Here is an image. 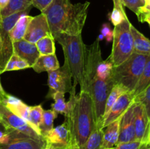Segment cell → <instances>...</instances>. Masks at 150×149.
I'll use <instances>...</instances> for the list:
<instances>
[{"instance_id": "1", "label": "cell", "mask_w": 150, "mask_h": 149, "mask_svg": "<svg viewBox=\"0 0 150 149\" xmlns=\"http://www.w3.org/2000/svg\"><path fill=\"white\" fill-rule=\"evenodd\" d=\"M67 105L64 121L68 125L72 149H79L96 127L93 102L88 92L80 91L76 95V86L73 85Z\"/></svg>"}, {"instance_id": "2", "label": "cell", "mask_w": 150, "mask_h": 149, "mask_svg": "<svg viewBox=\"0 0 150 149\" xmlns=\"http://www.w3.org/2000/svg\"><path fill=\"white\" fill-rule=\"evenodd\" d=\"M90 3L72 4L70 0H53L42 12L48 20L53 37L81 34Z\"/></svg>"}, {"instance_id": "3", "label": "cell", "mask_w": 150, "mask_h": 149, "mask_svg": "<svg viewBox=\"0 0 150 149\" xmlns=\"http://www.w3.org/2000/svg\"><path fill=\"white\" fill-rule=\"evenodd\" d=\"M54 38L62 48L64 61L68 64L74 80L73 85L79 84L80 91H84L87 46L83 42L82 35L61 34Z\"/></svg>"}, {"instance_id": "4", "label": "cell", "mask_w": 150, "mask_h": 149, "mask_svg": "<svg viewBox=\"0 0 150 149\" xmlns=\"http://www.w3.org/2000/svg\"><path fill=\"white\" fill-rule=\"evenodd\" d=\"M148 56L133 53L127 60L114 67L112 80L114 84L122 86L127 91L133 93L143 72Z\"/></svg>"}, {"instance_id": "5", "label": "cell", "mask_w": 150, "mask_h": 149, "mask_svg": "<svg viewBox=\"0 0 150 149\" xmlns=\"http://www.w3.org/2000/svg\"><path fill=\"white\" fill-rule=\"evenodd\" d=\"M130 26L131 23L126 18L121 23L114 26L112 51L108 56L114 67L121 64L133 53Z\"/></svg>"}, {"instance_id": "6", "label": "cell", "mask_w": 150, "mask_h": 149, "mask_svg": "<svg viewBox=\"0 0 150 149\" xmlns=\"http://www.w3.org/2000/svg\"><path fill=\"white\" fill-rule=\"evenodd\" d=\"M29 10L15 13L1 18L0 21V75L7 61L13 53V42L10 36V31L23 14H27Z\"/></svg>"}, {"instance_id": "7", "label": "cell", "mask_w": 150, "mask_h": 149, "mask_svg": "<svg viewBox=\"0 0 150 149\" xmlns=\"http://www.w3.org/2000/svg\"><path fill=\"white\" fill-rule=\"evenodd\" d=\"M0 121L7 129L17 130L35 140H43L42 136L38 134L30 124L25 120L13 113L0 101Z\"/></svg>"}, {"instance_id": "8", "label": "cell", "mask_w": 150, "mask_h": 149, "mask_svg": "<svg viewBox=\"0 0 150 149\" xmlns=\"http://www.w3.org/2000/svg\"><path fill=\"white\" fill-rule=\"evenodd\" d=\"M48 85L49 91L46 98H51L56 92L70 93L72 89V74L67 63L64 61L62 67L48 72Z\"/></svg>"}, {"instance_id": "9", "label": "cell", "mask_w": 150, "mask_h": 149, "mask_svg": "<svg viewBox=\"0 0 150 149\" xmlns=\"http://www.w3.org/2000/svg\"><path fill=\"white\" fill-rule=\"evenodd\" d=\"M44 149H72L70 134L67 123L54 127L43 137Z\"/></svg>"}, {"instance_id": "10", "label": "cell", "mask_w": 150, "mask_h": 149, "mask_svg": "<svg viewBox=\"0 0 150 149\" xmlns=\"http://www.w3.org/2000/svg\"><path fill=\"white\" fill-rule=\"evenodd\" d=\"M51 34L49 25L45 14L41 13L38 15L32 17L26 29L23 39L35 44L39 39Z\"/></svg>"}, {"instance_id": "11", "label": "cell", "mask_w": 150, "mask_h": 149, "mask_svg": "<svg viewBox=\"0 0 150 149\" xmlns=\"http://www.w3.org/2000/svg\"><path fill=\"white\" fill-rule=\"evenodd\" d=\"M134 127L136 141L147 144L150 130L149 120L143 105L136 102H134Z\"/></svg>"}, {"instance_id": "12", "label": "cell", "mask_w": 150, "mask_h": 149, "mask_svg": "<svg viewBox=\"0 0 150 149\" xmlns=\"http://www.w3.org/2000/svg\"><path fill=\"white\" fill-rule=\"evenodd\" d=\"M136 141L134 127V102L120 118L118 143Z\"/></svg>"}, {"instance_id": "13", "label": "cell", "mask_w": 150, "mask_h": 149, "mask_svg": "<svg viewBox=\"0 0 150 149\" xmlns=\"http://www.w3.org/2000/svg\"><path fill=\"white\" fill-rule=\"evenodd\" d=\"M133 100L134 96L132 92L126 91L123 93L113 105L108 113L104 116L103 128H105L109 124L119 119L130 108V105L133 104Z\"/></svg>"}, {"instance_id": "14", "label": "cell", "mask_w": 150, "mask_h": 149, "mask_svg": "<svg viewBox=\"0 0 150 149\" xmlns=\"http://www.w3.org/2000/svg\"><path fill=\"white\" fill-rule=\"evenodd\" d=\"M13 53L26 61L30 67H32L40 56L36 45L23 39L13 42Z\"/></svg>"}, {"instance_id": "15", "label": "cell", "mask_w": 150, "mask_h": 149, "mask_svg": "<svg viewBox=\"0 0 150 149\" xmlns=\"http://www.w3.org/2000/svg\"><path fill=\"white\" fill-rule=\"evenodd\" d=\"M120 118L103 128V149L114 148L118 143Z\"/></svg>"}, {"instance_id": "16", "label": "cell", "mask_w": 150, "mask_h": 149, "mask_svg": "<svg viewBox=\"0 0 150 149\" xmlns=\"http://www.w3.org/2000/svg\"><path fill=\"white\" fill-rule=\"evenodd\" d=\"M44 140L29 137L17 139L7 144L0 145V149H44Z\"/></svg>"}, {"instance_id": "17", "label": "cell", "mask_w": 150, "mask_h": 149, "mask_svg": "<svg viewBox=\"0 0 150 149\" xmlns=\"http://www.w3.org/2000/svg\"><path fill=\"white\" fill-rule=\"evenodd\" d=\"M130 32L133 37V53L141 55H150V39L146 38L133 25L130 26Z\"/></svg>"}, {"instance_id": "18", "label": "cell", "mask_w": 150, "mask_h": 149, "mask_svg": "<svg viewBox=\"0 0 150 149\" xmlns=\"http://www.w3.org/2000/svg\"><path fill=\"white\" fill-rule=\"evenodd\" d=\"M59 67V63L55 53L51 55H40L31 68L33 69L34 71L36 72L40 73L42 72H48L49 71L57 70Z\"/></svg>"}, {"instance_id": "19", "label": "cell", "mask_w": 150, "mask_h": 149, "mask_svg": "<svg viewBox=\"0 0 150 149\" xmlns=\"http://www.w3.org/2000/svg\"><path fill=\"white\" fill-rule=\"evenodd\" d=\"M32 7V0H10L8 4L0 11V17L4 18L15 13L30 10Z\"/></svg>"}, {"instance_id": "20", "label": "cell", "mask_w": 150, "mask_h": 149, "mask_svg": "<svg viewBox=\"0 0 150 149\" xmlns=\"http://www.w3.org/2000/svg\"><path fill=\"white\" fill-rule=\"evenodd\" d=\"M32 18V16L28 14H23L19 18L13 29L10 31V36L13 42L23 39L28 25Z\"/></svg>"}, {"instance_id": "21", "label": "cell", "mask_w": 150, "mask_h": 149, "mask_svg": "<svg viewBox=\"0 0 150 149\" xmlns=\"http://www.w3.org/2000/svg\"><path fill=\"white\" fill-rule=\"evenodd\" d=\"M57 117L58 114L56 113L52 110H44L42 121L39 126L40 134L42 138L54 129V121Z\"/></svg>"}, {"instance_id": "22", "label": "cell", "mask_w": 150, "mask_h": 149, "mask_svg": "<svg viewBox=\"0 0 150 149\" xmlns=\"http://www.w3.org/2000/svg\"><path fill=\"white\" fill-rule=\"evenodd\" d=\"M103 129L95 127L83 145L79 149H103Z\"/></svg>"}, {"instance_id": "23", "label": "cell", "mask_w": 150, "mask_h": 149, "mask_svg": "<svg viewBox=\"0 0 150 149\" xmlns=\"http://www.w3.org/2000/svg\"><path fill=\"white\" fill-rule=\"evenodd\" d=\"M40 55H51L55 54V39L52 34H49L41 38L35 43Z\"/></svg>"}, {"instance_id": "24", "label": "cell", "mask_w": 150, "mask_h": 149, "mask_svg": "<svg viewBox=\"0 0 150 149\" xmlns=\"http://www.w3.org/2000/svg\"><path fill=\"white\" fill-rule=\"evenodd\" d=\"M150 84V55L148 56L147 60L145 63L143 72L139 78V82L133 92V96H136L139 93H142L146 88H147Z\"/></svg>"}, {"instance_id": "25", "label": "cell", "mask_w": 150, "mask_h": 149, "mask_svg": "<svg viewBox=\"0 0 150 149\" xmlns=\"http://www.w3.org/2000/svg\"><path fill=\"white\" fill-rule=\"evenodd\" d=\"M43 108L40 105H36V106L30 107V110L29 113V119L28 123L30 124L31 127L37 131L39 134V126L42 121V112H43Z\"/></svg>"}, {"instance_id": "26", "label": "cell", "mask_w": 150, "mask_h": 149, "mask_svg": "<svg viewBox=\"0 0 150 149\" xmlns=\"http://www.w3.org/2000/svg\"><path fill=\"white\" fill-rule=\"evenodd\" d=\"M51 98L54 100V103L51 105V110L57 114L66 115L68 110V105L67 102H65L64 93L63 92H56L53 93Z\"/></svg>"}, {"instance_id": "27", "label": "cell", "mask_w": 150, "mask_h": 149, "mask_svg": "<svg viewBox=\"0 0 150 149\" xmlns=\"http://www.w3.org/2000/svg\"><path fill=\"white\" fill-rule=\"evenodd\" d=\"M126 91H126L122 86H120V85L114 84V86H113L112 89H111V92H110L109 95H108V98H107L104 116L108 113L109 110L111 109V108L113 106V105L115 103L116 101L118 99V98L120 97L123 93H125V92Z\"/></svg>"}, {"instance_id": "28", "label": "cell", "mask_w": 150, "mask_h": 149, "mask_svg": "<svg viewBox=\"0 0 150 149\" xmlns=\"http://www.w3.org/2000/svg\"><path fill=\"white\" fill-rule=\"evenodd\" d=\"M6 107L10 110L11 112L17 115L18 116L21 117L23 120L28 122L29 119V113L30 110V107L28 106L27 105L22 102L21 100L18 102V103L14 104V105H5Z\"/></svg>"}, {"instance_id": "29", "label": "cell", "mask_w": 150, "mask_h": 149, "mask_svg": "<svg viewBox=\"0 0 150 149\" xmlns=\"http://www.w3.org/2000/svg\"><path fill=\"white\" fill-rule=\"evenodd\" d=\"M133 101L143 105L150 122V84L142 93L135 96Z\"/></svg>"}, {"instance_id": "30", "label": "cell", "mask_w": 150, "mask_h": 149, "mask_svg": "<svg viewBox=\"0 0 150 149\" xmlns=\"http://www.w3.org/2000/svg\"><path fill=\"white\" fill-rule=\"evenodd\" d=\"M123 7H127L139 17L141 10L145 5V0H120Z\"/></svg>"}, {"instance_id": "31", "label": "cell", "mask_w": 150, "mask_h": 149, "mask_svg": "<svg viewBox=\"0 0 150 149\" xmlns=\"http://www.w3.org/2000/svg\"><path fill=\"white\" fill-rule=\"evenodd\" d=\"M127 17L125 10H121L120 9L115 8V7H114L111 15H110V20L114 26L121 23Z\"/></svg>"}, {"instance_id": "32", "label": "cell", "mask_w": 150, "mask_h": 149, "mask_svg": "<svg viewBox=\"0 0 150 149\" xmlns=\"http://www.w3.org/2000/svg\"><path fill=\"white\" fill-rule=\"evenodd\" d=\"M142 145L143 144L139 141L120 143V144H117L116 147L114 148V149H140Z\"/></svg>"}, {"instance_id": "33", "label": "cell", "mask_w": 150, "mask_h": 149, "mask_svg": "<svg viewBox=\"0 0 150 149\" xmlns=\"http://www.w3.org/2000/svg\"><path fill=\"white\" fill-rule=\"evenodd\" d=\"M18 56H16L15 53H13V55L10 56L9 60L7 61L5 67L2 71V74L5 72L10 71H15L16 70V61H17Z\"/></svg>"}, {"instance_id": "34", "label": "cell", "mask_w": 150, "mask_h": 149, "mask_svg": "<svg viewBox=\"0 0 150 149\" xmlns=\"http://www.w3.org/2000/svg\"><path fill=\"white\" fill-rule=\"evenodd\" d=\"M52 1L53 0H32V6L40 10L42 13L48 7Z\"/></svg>"}, {"instance_id": "35", "label": "cell", "mask_w": 150, "mask_h": 149, "mask_svg": "<svg viewBox=\"0 0 150 149\" xmlns=\"http://www.w3.org/2000/svg\"><path fill=\"white\" fill-rule=\"evenodd\" d=\"M100 34H102L104 37L106 38L107 42H109L113 40L114 33H113V31L111 29V26L108 23H105V24L103 25Z\"/></svg>"}, {"instance_id": "36", "label": "cell", "mask_w": 150, "mask_h": 149, "mask_svg": "<svg viewBox=\"0 0 150 149\" xmlns=\"http://www.w3.org/2000/svg\"><path fill=\"white\" fill-rule=\"evenodd\" d=\"M28 68H30L29 64L26 61L18 56L17 61H16V70H25Z\"/></svg>"}, {"instance_id": "37", "label": "cell", "mask_w": 150, "mask_h": 149, "mask_svg": "<svg viewBox=\"0 0 150 149\" xmlns=\"http://www.w3.org/2000/svg\"><path fill=\"white\" fill-rule=\"evenodd\" d=\"M144 13H149L150 14V0H145V5L142 7V10H141L140 15ZM140 15L138 17V18L140 17Z\"/></svg>"}, {"instance_id": "38", "label": "cell", "mask_w": 150, "mask_h": 149, "mask_svg": "<svg viewBox=\"0 0 150 149\" xmlns=\"http://www.w3.org/2000/svg\"><path fill=\"white\" fill-rule=\"evenodd\" d=\"M139 20L142 23L146 22L150 26V15L148 14V13H142L140 17L139 18Z\"/></svg>"}, {"instance_id": "39", "label": "cell", "mask_w": 150, "mask_h": 149, "mask_svg": "<svg viewBox=\"0 0 150 149\" xmlns=\"http://www.w3.org/2000/svg\"><path fill=\"white\" fill-rule=\"evenodd\" d=\"M7 93L4 91V89H3L2 86H1V82H0V101H1V102H4L6 96H7Z\"/></svg>"}, {"instance_id": "40", "label": "cell", "mask_w": 150, "mask_h": 149, "mask_svg": "<svg viewBox=\"0 0 150 149\" xmlns=\"http://www.w3.org/2000/svg\"><path fill=\"white\" fill-rule=\"evenodd\" d=\"M113 2H114V7L120 9V10H125L124 7H123L122 4L120 0H113Z\"/></svg>"}, {"instance_id": "41", "label": "cell", "mask_w": 150, "mask_h": 149, "mask_svg": "<svg viewBox=\"0 0 150 149\" xmlns=\"http://www.w3.org/2000/svg\"><path fill=\"white\" fill-rule=\"evenodd\" d=\"M10 0H0V11L8 4Z\"/></svg>"}, {"instance_id": "42", "label": "cell", "mask_w": 150, "mask_h": 149, "mask_svg": "<svg viewBox=\"0 0 150 149\" xmlns=\"http://www.w3.org/2000/svg\"><path fill=\"white\" fill-rule=\"evenodd\" d=\"M140 149H150V146L148 145L147 144H143L141 146Z\"/></svg>"}, {"instance_id": "43", "label": "cell", "mask_w": 150, "mask_h": 149, "mask_svg": "<svg viewBox=\"0 0 150 149\" xmlns=\"http://www.w3.org/2000/svg\"><path fill=\"white\" fill-rule=\"evenodd\" d=\"M6 129H7L5 128V127L3 125L2 123H1V121H0V130H6Z\"/></svg>"}, {"instance_id": "44", "label": "cell", "mask_w": 150, "mask_h": 149, "mask_svg": "<svg viewBox=\"0 0 150 149\" xmlns=\"http://www.w3.org/2000/svg\"><path fill=\"white\" fill-rule=\"evenodd\" d=\"M147 145L150 146V130L149 132V136H148V140H147Z\"/></svg>"}, {"instance_id": "45", "label": "cell", "mask_w": 150, "mask_h": 149, "mask_svg": "<svg viewBox=\"0 0 150 149\" xmlns=\"http://www.w3.org/2000/svg\"><path fill=\"white\" fill-rule=\"evenodd\" d=\"M1 17H0V21H1Z\"/></svg>"}, {"instance_id": "46", "label": "cell", "mask_w": 150, "mask_h": 149, "mask_svg": "<svg viewBox=\"0 0 150 149\" xmlns=\"http://www.w3.org/2000/svg\"><path fill=\"white\" fill-rule=\"evenodd\" d=\"M148 14H149V13H148ZM149 15H150V14H149ZM140 16H141V15H140Z\"/></svg>"}, {"instance_id": "47", "label": "cell", "mask_w": 150, "mask_h": 149, "mask_svg": "<svg viewBox=\"0 0 150 149\" xmlns=\"http://www.w3.org/2000/svg\"><path fill=\"white\" fill-rule=\"evenodd\" d=\"M110 149H114V148H110Z\"/></svg>"}]
</instances>
